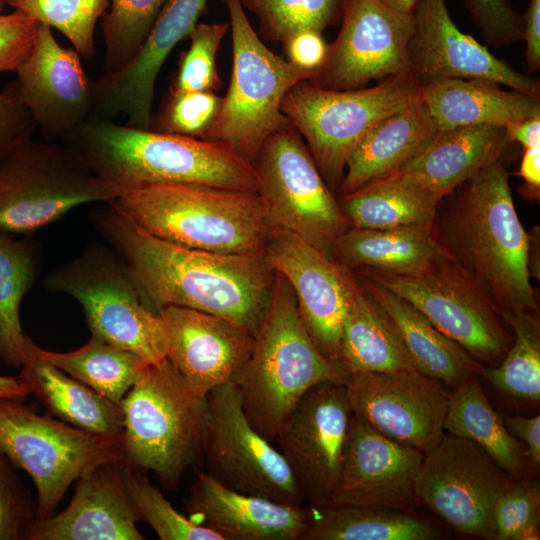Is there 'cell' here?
<instances>
[{"label":"cell","mask_w":540,"mask_h":540,"mask_svg":"<svg viewBox=\"0 0 540 540\" xmlns=\"http://www.w3.org/2000/svg\"><path fill=\"white\" fill-rule=\"evenodd\" d=\"M92 214L95 226L157 312L167 306L190 308L255 334L274 278L264 253L182 247L153 236L109 204Z\"/></svg>","instance_id":"obj_1"},{"label":"cell","mask_w":540,"mask_h":540,"mask_svg":"<svg viewBox=\"0 0 540 540\" xmlns=\"http://www.w3.org/2000/svg\"><path fill=\"white\" fill-rule=\"evenodd\" d=\"M430 229L500 315L539 311L528 269L529 233L517 215L501 160L444 196Z\"/></svg>","instance_id":"obj_2"},{"label":"cell","mask_w":540,"mask_h":540,"mask_svg":"<svg viewBox=\"0 0 540 540\" xmlns=\"http://www.w3.org/2000/svg\"><path fill=\"white\" fill-rule=\"evenodd\" d=\"M103 180L120 190L189 183L259 191L254 163L228 145L89 117L62 139Z\"/></svg>","instance_id":"obj_3"},{"label":"cell","mask_w":540,"mask_h":540,"mask_svg":"<svg viewBox=\"0 0 540 540\" xmlns=\"http://www.w3.org/2000/svg\"><path fill=\"white\" fill-rule=\"evenodd\" d=\"M346 376L318 350L301 320L291 285L274 272L251 354L232 380L252 426L274 441L312 387L344 382Z\"/></svg>","instance_id":"obj_4"},{"label":"cell","mask_w":540,"mask_h":540,"mask_svg":"<svg viewBox=\"0 0 540 540\" xmlns=\"http://www.w3.org/2000/svg\"><path fill=\"white\" fill-rule=\"evenodd\" d=\"M136 225L182 247L264 253L271 223L258 192L202 184H148L106 203Z\"/></svg>","instance_id":"obj_5"},{"label":"cell","mask_w":540,"mask_h":540,"mask_svg":"<svg viewBox=\"0 0 540 540\" xmlns=\"http://www.w3.org/2000/svg\"><path fill=\"white\" fill-rule=\"evenodd\" d=\"M120 406L124 460L176 489L203 455L207 397L196 395L167 357L143 368Z\"/></svg>","instance_id":"obj_6"},{"label":"cell","mask_w":540,"mask_h":540,"mask_svg":"<svg viewBox=\"0 0 540 540\" xmlns=\"http://www.w3.org/2000/svg\"><path fill=\"white\" fill-rule=\"evenodd\" d=\"M43 285L79 302L91 336L130 350L148 363L168 357V336L159 313L111 247L88 246L51 271Z\"/></svg>","instance_id":"obj_7"},{"label":"cell","mask_w":540,"mask_h":540,"mask_svg":"<svg viewBox=\"0 0 540 540\" xmlns=\"http://www.w3.org/2000/svg\"><path fill=\"white\" fill-rule=\"evenodd\" d=\"M221 1L229 15L232 74L219 114L203 139L224 143L254 163L265 141L290 125L281 111L285 95L314 73L298 68L266 46L241 0Z\"/></svg>","instance_id":"obj_8"},{"label":"cell","mask_w":540,"mask_h":540,"mask_svg":"<svg viewBox=\"0 0 540 540\" xmlns=\"http://www.w3.org/2000/svg\"><path fill=\"white\" fill-rule=\"evenodd\" d=\"M420 85L412 75L349 90L327 89L306 80L287 92L281 111L306 140L324 180L340 185L356 146L380 122L415 101Z\"/></svg>","instance_id":"obj_9"},{"label":"cell","mask_w":540,"mask_h":540,"mask_svg":"<svg viewBox=\"0 0 540 540\" xmlns=\"http://www.w3.org/2000/svg\"><path fill=\"white\" fill-rule=\"evenodd\" d=\"M120 189L97 176L67 145L28 140L0 157V232L30 235Z\"/></svg>","instance_id":"obj_10"},{"label":"cell","mask_w":540,"mask_h":540,"mask_svg":"<svg viewBox=\"0 0 540 540\" xmlns=\"http://www.w3.org/2000/svg\"><path fill=\"white\" fill-rule=\"evenodd\" d=\"M0 449L31 477L37 519L51 516L70 485L95 468L124 459L122 439L91 433L0 399Z\"/></svg>","instance_id":"obj_11"},{"label":"cell","mask_w":540,"mask_h":540,"mask_svg":"<svg viewBox=\"0 0 540 540\" xmlns=\"http://www.w3.org/2000/svg\"><path fill=\"white\" fill-rule=\"evenodd\" d=\"M254 165L271 225L332 257L335 240L351 226L297 131L287 125L273 133Z\"/></svg>","instance_id":"obj_12"},{"label":"cell","mask_w":540,"mask_h":540,"mask_svg":"<svg viewBox=\"0 0 540 540\" xmlns=\"http://www.w3.org/2000/svg\"><path fill=\"white\" fill-rule=\"evenodd\" d=\"M352 271L410 302L479 363L502 360L512 344L496 306L452 259L409 275Z\"/></svg>","instance_id":"obj_13"},{"label":"cell","mask_w":540,"mask_h":540,"mask_svg":"<svg viewBox=\"0 0 540 540\" xmlns=\"http://www.w3.org/2000/svg\"><path fill=\"white\" fill-rule=\"evenodd\" d=\"M203 455L206 473L228 488L283 503L304 501L283 454L246 417L232 381L207 395Z\"/></svg>","instance_id":"obj_14"},{"label":"cell","mask_w":540,"mask_h":540,"mask_svg":"<svg viewBox=\"0 0 540 540\" xmlns=\"http://www.w3.org/2000/svg\"><path fill=\"white\" fill-rule=\"evenodd\" d=\"M513 483L476 443L442 435L424 453L415 494L462 533L493 539V510Z\"/></svg>","instance_id":"obj_15"},{"label":"cell","mask_w":540,"mask_h":540,"mask_svg":"<svg viewBox=\"0 0 540 540\" xmlns=\"http://www.w3.org/2000/svg\"><path fill=\"white\" fill-rule=\"evenodd\" d=\"M341 21L323 65L308 81L327 89L349 90L411 75L413 13L397 11L380 0H347Z\"/></svg>","instance_id":"obj_16"},{"label":"cell","mask_w":540,"mask_h":540,"mask_svg":"<svg viewBox=\"0 0 540 540\" xmlns=\"http://www.w3.org/2000/svg\"><path fill=\"white\" fill-rule=\"evenodd\" d=\"M264 257L291 285L301 320L318 350L343 371L341 334L356 285L352 271L300 236L272 225Z\"/></svg>","instance_id":"obj_17"},{"label":"cell","mask_w":540,"mask_h":540,"mask_svg":"<svg viewBox=\"0 0 540 540\" xmlns=\"http://www.w3.org/2000/svg\"><path fill=\"white\" fill-rule=\"evenodd\" d=\"M352 414L344 382H323L301 398L274 440L309 505L330 499Z\"/></svg>","instance_id":"obj_18"},{"label":"cell","mask_w":540,"mask_h":540,"mask_svg":"<svg viewBox=\"0 0 540 540\" xmlns=\"http://www.w3.org/2000/svg\"><path fill=\"white\" fill-rule=\"evenodd\" d=\"M352 412L399 443L427 452L443 435L449 395L418 370L349 374L344 380Z\"/></svg>","instance_id":"obj_19"},{"label":"cell","mask_w":540,"mask_h":540,"mask_svg":"<svg viewBox=\"0 0 540 540\" xmlns=\"http://www.w3.org/2000/svg\"><path fill=\"white\" fill-rule=\"evenodd\" d=\"M424 452L381 434L352 414L337 482L325 506L407 510Z\"/></svg>","instance_id":"obj_20"},{"label":"cell","mask_w":540,"mask_h":540,"mask_svg":"<svg viewBox=\"0 0 540 540\" xmlns=\"http://www.w3.org/2000/svg\"><path fill=\"white\" fill-rule=\"evenodd\" d=\"M409 45L411 75L420 84L441 78L479 79L540 95L539 80L519 73L463 33L445 0H417Z\"/></svg>","instance_id":"obj_21"},{"label":"cell","mask_w":540,"mask_h":540,"mask_svg":"<svg viewBox=\"0 0 540 540\" xmlns=\"http://www.w3.org/2000/svg\"><path fill=\"white\" fill-rule=\"evenodd\" d=\"M15 72L22 99L49 141L62 139L91 116L94 81L80 55L61 46L49 26L39 24L34 45Z\"/></svg>","instance_id":"obj_22"},{"label":"cell","mask_w":540,"mask_h":540,"mask_svg":"<svg viewBox=\"0 0 540 540\" xmlns=\"http://www.w3.org/2000/svg\"><path fill=\"white\" fill-rule=\"evenodd\" d=\"M207 1L167 0L137 54L119 71L94 81L91 117L112 120L124 114L127 125L148 129L161 67L198 24Z\"/></svg>","instance_id":"obj_23"},{"label":"cell","mask_w":540,"mask_h":540,"mask_svg":"<svg viewBox=\"0 0 540 540\" xmlns=\"http://www.w3.org/2000/svg\"><path fill=\"white\" fill-rule=\"evenodd\" d=\"M158 313L168 336V358L198 396L231 382L251 354L254 335L222 317L177 306Z\"/></svg>","instance_id":"obj_24"},{"label":"cell","mask_w":540,"mask_h":540,"mask_svg":"<svg viewBox=\"0 0 540 540\" xmlns=\"http://www.w3.org/2000/svg\"><path fill=\"white\" fill-rule=\"evenodd\" d=\"M123 461L105 463L79 478L69 505L58 514L35 520L25 539H144L123 479Z\"/></svg>","instance_id":"obj_25"},{"label":"cell","mask_w":540,"mask_h":540,"mask_svg":"<svg viewBox=\"0 0 540 540\" xmlns=\"http://www.w3.org/2000/svg\"><path fill=\"white\" fill-rule=\"evenodd\" d=\"M185 507L190 520L223 540H302L308 524L307 507L233 490L206 472L197 475Z\"/></svg>","instance_id":"obj_26"},{"label":"cell","mask_w":540,"mask_h":540,"mask_svg":"<svg viewBox=\"0 0 540 540\" xmlns=\"http://www.w3.org/2000/svg\"><path fill=\"white\" fill-rule=\"evenodd\" d=\"M498 85L479 79H434L420 85V99L438 131L475 125L505 128L540 116L539 96Z\"/></svg>","instance_id":"obj_27"},{"label":"cell","mask_w":540,"mask_h":540,"mask_svg":"<svg viewBox=\"0 0 540 540\" xmlns=\"http://www.w3.org/2000/svg\"><path fill=\"white\" fill-rule=\"evenodd\" d=\"M509 141L504 127L475 125L438 131L395 173L410 176L441 200L480 170L501 160Z\"/></svg>","instance_id":"obj_28"},{"label":"cell","mask_w":540,"mask_h":540,"mask_svg":"<svg viewBox=\"0 0 540 540\" xmlns=\"http://www.w3.org/2000/svg\"><path fill=\"white\" fill-rule=\"evenodd\" d=\"M26 335L20 382L47 410L85 431L122 439L124 416L120 404L98 394L40 355Z\"/></svg>","instance_id":"obj_29"},{"label":"cell","mask_w":540,"mask_h":540,"mask_svg":"<svg viewBox=\"0 0 540 540\" xmlns=\"http://www.w3.org/2000/svg\"><path fill=\"white\" fill-rule=\"evenodd\" d=\"M438 128L419 97L375 126L351 153L339 185L341 196L395 173L419 153Z\"/></svg>","instance_id":"obj_30"},{"label":"cell","mask_w":540,"mask_h":540,"mask_svg":"<svg viewBox=\"0 0 540 540\" xmlns=\"http://www.w3.org/2000/svg\"><path fill=\"white\" fill-rule=\"evenodd\" d=\"M352 273L361 288L391 317L419 372L452 387L480 372L481 364L410 302L369 278Z\"/></svg>","instance_id":"obj_31"},{"label":"cell","mask_w":540,"mask_h":540,"mask_svg":"<svg viewBox=\"0 0 540 540\" xmlns=\"http://www.w3.org/2000/svg\"><path fill=\"white\" fill-rule=\"evenodd\" d=\"M332 257L351 271L367 268L403 275L420 273L451 259L425 226L350 227L335 240Z\"/></svg>","instance_id":"obj_32"},{"label":"cell","mask_w":540,"mask_h":540,"mask_svg":"<svg viewBox=\"0 0 540 540\" xmlns=\"http://www.w3.org/2000/svg\"><path fill=\"white\" fill-rule=\"evenodd\" d=\"M341 366L346 375L417 370L393 320L357 280L343 320Z\"/></svg>","instance_id":"obj_33"},{"label":"cell","mask_w":540,"mask_h":540,"mask_svg":"<svg viewBox=\"0 0 540 540\" xmlns=\"http://www.w3.org/2000/svg\"><path fill=\"white\" fill-rule=\"evenodd\" d=\"M439 201L421 182L393 173L341 196L339 204L351 227L381 229L431 227Z\"/></svg>","instance_id":"obj_34"},{"label":"cell","mask_w":540,"mask_h":540,"mask_svg":"<svg viewBox=\"0 0 540 540\" xmlns=\"http://www.w3.org/2000/svg\"><path fill=\"white\" fill-rule=\"evenodd\" d=\"M302 540H433L439 532L405 510L351 507H307Z\"/></svg>","instance_id":"obj_35"},{"label":"cell","mask_w":540,"mask_h":540,"mask_svg":"<svg viewBox=\"0 0 540 540\" xmlns=\"http://www.w3.org/2000/svg\"><path fill=\"white\" fill-rule=\"evenodd\" d=\"M454 388L449 395L443 429L473 441L502 470L520 477L524 469L520 445L490 405L475 375Z\"/></svg>","instance_id":"obj_36"},{"label":"cell","mask_w":540,"mask_h":540,"mask_svg":"<svg viewBox=\"0 0 540 540\" xmlns=\"http://www.w3.org/2000/svg\"><path fill=\"white\" fill-rule=\"evenodd\" d=\"M39 267L36 242L0 232V358L15 368L23 363L26 339L20 306L38 276Z\"/></svg>","instance_id":"obj_37"},{"label":"cell","mask_w":540,"mask_h":540,"mask_svg":"<svg viewBox=\"0 0 540 540\" xmlns=\"http://www.w3.org/2000/svg\"><path fill=\"white\" fill-rule=\"evenodd\" d=\"M37 349L59 369L117 404L149 364L138 354L93 336L71 352H52L39 346Z\"/></svg>","instance_id":"obj_38"},{"label":"cell","mask_w":540,"mask_h":540,"mask_svg":"<svg viewBox=\"0 0 540 540\" xmlns=\"http://www.w3.org/2000/svg\"><path fill=\"white\" fill-rule=\"evenodd\" d=\"M513 329L512 344L500 365L486 368L484 374L499 390L511 396L540 399V322L539 311L515 310L501 314Z\"/></svg>","instance_id":"obj_39"},{"label":"cell","mask_w":540,"mask_h":540,"mask_svg":"<svg viewBox=\"0 0 540 540\" xmlns=\"http://www.w3.org/2000/svg\"><path fill=\"white\" fill-rule=\"evenodd\" d=\"M167 0H111L103 15V74L123 68L138 52Z\"/></svg>","instance_id":"obj_40"},{"label":"cell","mask_w":540,"mask_h":540,"mask_svg":"<svg viewBox=\"0 0 540 540\" xmlns=\"http://www.w3.org/2000/svg\"><path fill=\"white\" fill-rule=\"evenodd\" d=\"M258 19L268 38L286 43L293 35L311 30L322 33L342 19L347 0H241Z\"/></svg>","instance_id":"obj_41"},{"label":"cell","mask_w":540,"mask_h":540,"mask_svg":"<svg viewBox=\"0 0 540 540\" xmlns=\"http://www.w3.org/2000/svg\"><path fill=\"white\" fill-rule=\"evenodd\" d=\"M111 0H7V6L61 32L85 60L95 56V27Z\"/></svg>","instance_id":"obj_42"},{"label":"cell","mask_w":540,"mask_h":540,"mask_svg":"<svg viewBox=\"0 0 540 540\" xmlns=\"http://www.w3.org/2000/svg\"><path fill=\"white\" fill-rule=\"evenodd\" d=\"M123 479L139 520L146 522L162 540H223L207 527L178 512L147 478L146 471L125 460Z\"/></svg>","instance_id":"obj_43"},{"label":"cell","mask_w":540,"mask_h":540,"mask_svg":"<svg viewBox=\"0 0 540 540\" xmlns=\"http://www.w3.org/2000/svg\"><path fill=\"white\" fill-rule=\"evenodd\" d=\"M223 98L212 91L170 90L148 130L203 139L219 114Z\"/></svg>","instance_id":"obj_44"},{"label":"cell","mask_w":540,"mask_h":540,"mask_svg":"<svg viewBox=\"0 0 540 540\" xmlns=\"http://www.w3.org/2000/svg\"><path fill=\"white\" fill-rule=\"evenodd\" d=\"M228 29L229 23H199L193 28L190 46L181 54L170 90L214 92L220 87L216 56Z\"/></svg>","instance_id":"obj_45"},{"label":"cell","mask_w":540,"mask_h":540,"mask_svg":"<svg viewBox=\"0 0 540 540\" xmlns=\"http://www.w3.org/2000/svg\"><path fill=\"white\" fill-rule=\"evenodd\" d=\"M15 469L0 449V540L25 539L37 519L36 504Z\"/></svg>","instance_id":"obj_46"},{"label":"cell","mask_w":540,"mask_h":540,"mask_svg":"<svg viewBox=\"0 0 540 540\" xmlns=\"http://www.w3.org/2000/svg\"><path fill=\"white\" fill-rule=\"evenodd\" d=\"M540 486L537 480L513 482L493 510V539L512 540L525 526L539 523Z\"/></svg>","instance_id":"obj_47"},{"label":"cell","mask_w":540,"mask_h":540,"mask_svg":"<svg viewBox=\"0 0 540 540\" xmlns=\"http://www.w3.org/2000/svg\"><path fill=\"white\" fill-rule=\"evenodd\" d=\"M464 5L488 43L506 45L523 39V15L507 0H467Z\"/></svg>","instance_id":"obj_48"},{"label":"cell","mask_w":540,"mask_h":540,"mask_svg":"<svg viewBox=\"0 0 540 540\" xmlns=\"http://www.w3.org/2000/svg\"><path fill=\"white\" fill-rule=\"evenodd\" d=\"M36 129L15 79L0 92V157L31 140Z\"/></svg>","instance_id":"obj_49"},{"label":"cell","mask_w":540,"mask_h":540,"mask_svg":"<svg viewBox=\"0 0 540 540\" xmlns=\"http://www.w3.org/2000/svg\"><path fill=\"white\" fill-rule=\"evenodd\" d=\"M39 22L21 11L0 12V73L16 71L29 55Z\"/></svg>","instance_id":"obj_50"},{"label":"cell","mask_w":540,"mask_h":540,"mask_svg":"<svg viewBox=\"0 0 540 540\" xmlns=\"http://www.w3.org/2000/svg\"><path fill=\"white\" fill-rule=\"evenodd\" d=\"M288 61L298 68L315 73L324 63L328 45L321 33L311 30L293 35L286 43Z\"/></svg>","instance_id":"obj_51"},{"label":"cell","mask_w":540,"mask_h":540,"mask_svg":"<svg viewBox=\"0 0 540 540\" xmlns=\"http://www.w3.org/2000/svg\"><path fill=\"white\" fill-rule=\"evenodd\" d=\"M523 39L527 67L535 72L540 67V0H530L523 15Z\"/></svg>","instance_id":"obj_52"},{"label":"cell","mask_w":540,"mask_h":540,"mask_svg":"<svg viewBox=\"0 0 540 540\" xmlns=\"http://www.w3.org/2000/svg\"><path fill=\"white\" fill-rule=\"evenodd\" d=\"M506 428L511 435L520 438L527 446L531 460L540 463V416L506 418Z\"/></svg>","instance_id":"obj_53"},{"label":"cell","mask_w":540,"mask_h":540,"mask_svg":"<svg viewBox=\"0 0 540 540\" xmlns=\"http://www.w3.org/2000/svg\"><path fill=\"white\" fill-rule=\"evenodd\" d=\"M518 175L524 180L528 197L539 199L540 144L524 148Z\"/></svg>","instance_id":"obj_54"},{"label":"cell","mask_w":540,"mask_h":540,"mask_svg":"<svg viewBox=\"0 0 540 540\" xmlns=\"http://www.w3.org/2000/svg\"><path fill=\"white\" fill-rule=\"evenodd\" d=\"M509 142H518L524 148L540 144V116L512 123L505 127Z\"/></svg>","instance_id":"obj_55"},{"label":"cell","mask_w":540,"mask_h":540,"mask_svg":"<svg viewBox=\"0 0 540 540\" xmlns=\"http://www.w3.org/2000/svg\"><path fill=\"white\" fill-rule=\"evenodd\" d=\"M30 394L18 377L0 375V399L23 401Z\"/></svg>","instance_id":"obj_56"},{"label":"cell","mask_w":540,"mask_h":540,"mask_svg":"<svg viewBox=\"0 0 540 540\" xmlns=\"http://www.w3.org/2000/svg\"><path fill=\"white\" fill-rule=\"evenodd\" d=\"M540 539L538 523H531L522 528L512 540H538Z\"/></svg>","instance_id":"obj_57"},{"label":"cell","mask_w":540,"mask_h":540,"mask_svg":"<svg viewBox=\"0 0 540 540\" xmlns=\"http://www.w3.org/2000/svg\"><path fill=\"white\" fill-rule=\"evenodd\" d=\"M389 7L405 12L413 13L417 0H380Z\"/></svg>","instance_id":"obj_58"},{"label":"cell","mask_w":540,"mask_h":540,"mask_svg":"<svg viewBox=\"0 0 540 540\" xmlns=\"http://www.w3.org/2000/svg\"><path fill=\"white\" fill-rule=\"evenodd\" d=\"M7 6V0H0V12Z\"/></svg>","instance_id":"obj_59"}]
</instances>
